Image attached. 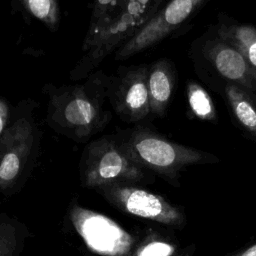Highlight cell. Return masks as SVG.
I'll return each instance as SVG.
<instances>
[{
    "instance_id": "obj_1",
    "label": "cell",
    "mask_w": 256,
    "mask_h": 256,
    "mask_svg": "<svg viewBox=\"0 0 256 256\" xmlns=\"http://www.w3.org/2000/svg\"><path fill=\"white\" fill-rule=\"evenodd\" d=\"M109 76L98 70L85 82L55 87L46 84L48 96L46 122L50 128L74 141L84 142L102 131L111 119L104 109Z\"/></svg>"
},
{
    "instance_id": "obj_2",
    "label": "cell",
    "mask_w": 256,
    "mask_h": 256,
    "mask_svg": "<svg viewBox=\"0 0 256 256\" xmlns=\"http://www.w3.org/2000/svg\"><path fill=\"white\" fill-rule=\"evenodd\" d=\"M163 0H125L109 13L97 27L86 34L83 57L70 72L72 80L91 74L106 56L132 38L159 10Z\"/></svg>"
},
{
    "instance_id": "obj_3",
    "label": "cell",
    "mask_w": 256,
    "mask_h": 256,
    "mask_svg": "<svg viewBox=\"0 0 256 256\" xmlns=\"http://www.w3.org/2000/svg\"><path fill=\"white\" fill-rule=\"evenodd\" d=\"M116 136L138 165L171 179L190 165L217 160L211 154L172 142L147 126L136 125Z\"/></svg>"
},
{
    "instance_id": "obj_4",
    "label": "cell",
    "mask_w": 256,
    "mask_h": 256,
    "mask_svg": "<svg viewBox=\"0 0 256 256\" xmlns=\"http://www.w3.org/2000/svg\"><path fill=\"white\" fill-rule=\"evenodd\" d=\"M33 101H21L0 135V191L14 187L39 148L41 131L33 115Z\"/></svg>"
},
{
    "instance_id": "obj_5",
    "label": "cell",
    "mask_w": 256,
    "mask_h": 256,
    "mask_svg": "<svg viewBox=\"0 0 256 256\" xmlns=\"http://www.w3.org/2000/svg\"><path fill=\"white\" fill-rule=\"evenodd\" d=\"M82 184L98 189L114 183H135L146 177V171L123 149L116 134L91 141L84 149L80 163Z\"/></svg>"
},
{
    "instance_id": "obj_6",
    "label": "cell",
    "mask_w": 256,
    "mask_h": 256,
    "mask_svg": "<svg viewBox=\"0 0 256 256\" xmlns=\"http://www.w3.org/2000/svg\"><path fill=\"white\" fill-rule=\"evenodd\" d=\"M70 220L88 249L100 256H128L134 248V237L105 215L73 205Z\"/></svg>"
},
{
    "instance_id": "obj_7",
    "label": "cell",
    "mask_w": 256,
    "mask_h": 256,
    "mask_svg": "<svg viewBox=\"0 0 256 256\" xmlns=\"http://www.w3.org/2000/svg\"><path fill=\"white\" fill-rule=\"evenodd\" d=\"M96 190L128 214L174 227H180L184 223V216L178 207L158 194L132 183H114Z\"/></svg>"
},
{
    "instance_id": "obj_8",
    "label": "cell",
    "mask_w": 256,
    "mask_h": 256,
    "mask_svg": "<svg viewBox=\"0 0 256 256\" xmlns=\"http://www.w3.org/2000/svg\"><path fill=\"white\" fill-rule=\"evenodd\" d=\"M206 0H170L127 42L120 46L115 58L124 60L155 45L191 18Z\"/></svg>"
},
{
    "instance_id": "obj_9",
    "label": "cell",
    "mask_w": 256,
    "mask_h": 256,
    "mask_svg": "<svg viewBox=\"0 0 256 256\" xmlns=\"http://www.w3.org/2000/svg\"><path fill=\"white\" fill-rule=\"evenodd\" d=\"M147 72L148 65H133L108 78L107 97L120 119L127 123H137L150 114Z\"/></svg>"
},
{
    "instance_id": "obj_10",
    "label": "cell",
    "mask_w": 256,
    "mask_h": 256,
    "mask_svg": "<svg viewBox=\"0 0 256 256\" xmlns=\"http://www.w3.org/2000/svg\"><path fill=\"white\" fill-rule=\"evenodd\" d=\"M203 55L228 83L256 92V71L233 45L216 36L206 41Z\"/></svg>"
},
{
    "instance_id": "obj_11",
    "label": "cell",
    "mask_w": 256,
    "mask_h": 256,
    "mask_svg": "<svg viewBox=\"0 0 256 256\" xmlns=\"http://www.w3.org/2000/svg\"><path fill=\"white\" fill-rule=\"evenodd\" d=\"M175 79V68L169 59L162 58L148 65L147 87L149 106L150 113L154 116H164L173 94Z\"/></svg>"
},
{
    "instance_id": "obj_12",
    "label": "cell",
    "mask_w": 256,
    "mask_h": 256,
    "mask_svg": "<svg viewBox=\"0 0 256 256\" xmlns=\"http://www.w3.org/2000/svg\"><path fill=\"white\" fill-rule=\"evenodd\" d=\"M217 36L237 48L256 71V26L240 24L228 18L221 19Z\"/></svg>"
},
{
    "instance_id": "obj_13",
    "label": "cell",
    "mask_w": 256,
    "mask_h": 256,
    "mask_svg": "<svg viewBox=\"0 0 256 256\" xmlns=\"http://www.w3.org/2000/svg\"><path fill=\"white\" fill-rule=\"evenodd\" d=\"M224 93L239 125L256 137V92L227 83L224 87Z\"/></svg>"
},
{
    "instance_id": "obj_14",
    "label": "cell",
    "mask_w": 256,
    "mask_h": 256,
    "mask_svg": "<svg viewBox=\"0 0 256 256\" xmlns=\"http://www.w3.org/2000/svg\"><path fill=\"white\" fill-rule=\"evenodd\" d=\"M34 18L42 22L49 30L56 31L60 24L58 0H17Z\"/></svg>"
},
{
    "instance_id": "obj_15",
    "label": "cell",
    "mask_w": 256,
    "mask_h": 256,
    "mask_svg": "<svg viewBox=\"0 0 256 256\" xmlns=\"http://www.w3.org/2000/svg\"><path fill=\"white\" fill-rule=\"evenodd\" d=\"M187 100L192 113L203 121H214L216 110L207 91L197 82L187 83Z\"/></svg>"
},
{
    "instance_id": "obj_16",
    "label": "cell",
    "mask_w": 256,
    "mask_h": 256,
    "mask_svg": "<svg viewBox=\"0 0 256 256\" xmlns=\"http://www.w3.org/2000/svg\"><path fill=\"white\" fill-rule=\"evenodd\" d=\"M22 244L23 239L16 223L0 215V256H17Z\"/></svg>"
},
{
    "instance_id": "obj_17",
    "label": "cell",
    "mask_w": 256,
    "mask_h": 256,
    "mask_svg": "<svg viewBox=\"0 0 256 256\" xmlns=\"http://www.w3.org/2000/svg\"><path fill=\"white\" fill-rule=\"evenodd\" d=\"M124 1L125 0H93L92 14L86 34L91 33L103 18L118 8Z\"/></svg>"
},
{
    "instance_id": "obj_18",
    "label": "cell",
    "mask_w": 256,
    "mask_h": 256,
    "mask_svg": "<svg viewBox=\"0 0 256 256\" xmlns=\"http://www.w3.org/2000/svg\"><path fill=\"white\" fill-rule=\"evenodd\" d=\"M176 248L168 242L154 240L139 248L135 256H172Z\"/></svg>"
},
{
    "instance_id": "obj_19",
    "label": "cell",
    "mask_w": 256,
    "mask_h": 256,
    "mask_svg": "<svg viewBox=\"0 0 256 256\" xmlns=\"http://www.w3.org/2000/svg\"><path fill=\"white\" fill-rule=\"evenodd\" d=\"M11 117L12 111L9 102L5 98L0 97V135L8 126Z\"/></svg>"
},
{
    "instance_id": "obj_20",
    "label": "cell",
    "mask_w": 256,
    "mask_h": 256,
    "mask_svg": "<svg viewBox=\"0 0 256 256\" xmlns=\"http://www.w3.org/2000/svg\"><path fill=\"white\" fill-rule=\"evenodd\" d=\"M233 256H256V244L249 247L248 249L246 250H243Z\"/></svg>"
}]
</instances>
